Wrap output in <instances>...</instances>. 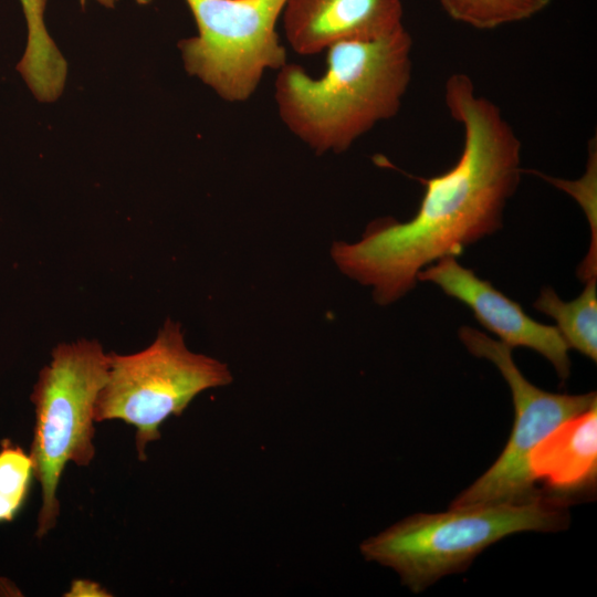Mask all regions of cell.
I'll return each instance as SVG.
<instances>
[{
  "label": "cell",
  "mask_w": 597,
  "mask_h": 597,
  "mask_svg": "<svg viewBox=\"0 0 597 597\" xmlns=\"http://www.w3.org/2000/svg\"><path fill=\"white\" fill-rule=\"evenodd\" d=\"M450 115L463 128V149L443 174L419 178L425 190L406 222L373 221L358 242H335L339 270L373 287L375 301L390 304L418 282V273L502 228L507 200L521 179V142L500 108L478 95L472 80L452 74L444 86Z\"/></svg>",
  "instance_id": "6da1fadb"
},
{
  "label": "cell",
  "mask_w": 597,
  "mask_h": 597,
  "mask_svg": "<svg viewBox=\"0 0 597 597\" xmlns=\"http://www.w3.org/2000/svg\"><path fill=\"white\" fill-rule=\"evenodd\" d=\"M411 49L401 25L376 39L333 44L326 72L316 78L286 63L275 80L281 121L317 154L347 150L399 112L411 80Z\"/></svg>",
  "instance_id": "7a4b0ae2"
},
{
  "label": "cell",
  "mask_w": 597,
  "mask_h": 597,
  "mask_svg": "<svg viewBox=\"0 0 597 597\" xmlns=\"http://www.w3.org/2000/svg\"><path fill=\"white\" fill-rule=\"evenodd\" d=\"M569 500L537 495L523 502L450 507L413 514L364 541L363 556L392 568L420 593L439 578L467 569L486 547L521 532H556L569 523Z\"/></svg>",
  "instance_id": "3957f363"
},
{
  "label": "cell",
  "mask_w": 597,
  "mask_h": 597,
  "mask_svg": "<svg viewBox=\"0 0 597 597\" xmlns=\"http://www.w3.org/2000/svg\"><path fill=\"white\" fill-rule=\"evenodd\" d=\"M108 367L109 355L103 346L82 338L56 345L50 364L39 373L31 394L35 426L29 453L42 493L39 538L57 522L56 491L65 465L86 467L95 455L94 407Z\"/></svg>",
  "instance_id": "277c9868"
},
{
  "label": "cell",
  "mask_w": 597,
  "mask_h": 597,
  "mask_svg": "<svg viewBox=\"0 0 597 597\" xmlns=\"http://www.w3.org/2000/svg\"><path fill=\"white\" fill-rule=\"evenodd\" d=\"M108 355L107 378L95 401L94 419H119L134 426L140 461L147 458L148 443L159 439L167 418L180 416L201 391L232 381L226 364L190 352L180 324L169 318L144 350Z\"/></svg>",
  "instance_id": "5b68a950"
},
{
  "label": "cell",
  "mask_w": 597,
  "mask_h": 597,
  "mask_svg": "<svg viewBox=\"0 0 597 597\" xmlns=\"http://www.w3.org/2000/svg\"><path fill=\"white\" fill-rule=\"evenodd\" d=\"M198 34L180 40L185 70L227 102H244L287 63L276 32L286 0H186Z\"/></svg>",
  "instance_id": "8992f818"
},
{
  "label": "cell",
  "mask_w": 597,
  "mask_h": 597,
  "mask_svg": "<svg viewBox=\"0 0 597 597\" xmlns=\"http://www.w3.org/2000/svg\"><path fill=\"white\" fill-rule=\"evenodd\" d=\"M459 337L472 355L499 368L510 387L515 416L501 455L450 507L531 500L540 495L530 470L531 452L562 422L596 404V394L566 395L540 389L523 376L506 344L470 326H461Z\"/></svg>",
  "instance_id": "52a82bcc"
},
{
  "label": "cell",
  "mask_w": 597,
  "mask_h": 597,
  "mask_svg": "<svg viewBox=\"0 0 597 597\" xmlns=\"http://www.w3.org/2000/svg\"><path fill=\"white\" fill-rule=\"evenodd\" d=\"M417 279L434 283L447 295L469 306L479 323L511 348L527 347L544 356L559 379L567 380L569 347L557 327L533 320L517 302L462 266L455 256L439 259L421 270Z\"/></svg>",
  "instance_id": "ba28073f"
},
{
  "label": "cell",
  "mask_w": 597,
  "mask_h": 597,
  "mask_svg": "<svg viewBox=\"0 0 597 597\" xmlns=\"http://www.w3.org/2000/svg\"><path fill=\"white\" fill-rule=\"evenodd\" d=\"M401 0H286L282 11L292 50L313 55L335 43L370 40L402 24Z\"/></svg>",
  "instance_id": "9c48e42d"
},
{
  "label": "cell",
  "mask_w": 597,
  "mask_h": 597,
  "mask_svg": "<svg viewBox=\"0 0 597 597\" xmlns=\"http://www.w3.org/2000/svg\"><path fill=\"white\" fill-rule=\"evenodd\" d=\"M533 480L568 496L591 488L597 473V402L562 422L530 454Z\"/></svg>",
  "instance_id": "30bf717a"
},
{
  "label": "cell",
  "mask_w": 597,
  "mask_h": 597,
  "mask_svg": "<svg viewBox=\"0 0 597 597\" xmlns=\"http://www.w3.org/2000/svg\"><path fill=\"white\" fill-rule=\"evenodd\" d=\"M46 1L20 0L28 27V39L17 69L40 102H54L63 92L67 63L45 27Z\"/></svg>",
  "instance_id": "8fae6325"
},
{
  "label": "cell",
  "mask_w": 597,
  "mask_h": 597,
  "mask_svg": "<svg viewBox=\"0 0 597 597\" xmlns=\"http://www.w3.org/2000/svg\"><path fill=\"white\" fill-rule=\"evenodd\" d=\"M534 307L556 321V327L569 348L573 347L596 362V276L587 279L583 292L569 302L563 301L552 287H543Z\"/></svg>",
  "instance_id": "7c38bea8"
},
{
  "label": "cell",
  "mask_w": 597,
  "mask_h": 597,
  "mask_svg": "<svg viewBox=\"0 0 597 597\" xmlns=\"http://www.w3.org/2000/svg\"><path fill=\"white\" fill-rule=\"evenodd\" d=\"M454 21L478 30L521 22L545 10L552 0H439Z\"/></svg>",
  "instance_id": "4fadbf2b"
},
{
  "label": "cell",
  "mask_w": 597,
  "mask_h": 597,
  "mask_svg": "<svg viewBox=\"0 0 597 597\" xmlns=\"http://www.w3.org/2000/svg\"><path fill=\"white\" fill-rule=\"evenodd\" d=\"M33 476L30 454L10 441H3L0 449V523L14 520L25 502Z\"/></svg>",
  "instance_id": "5bb4252c"
},
{
  "label": "cell",
  "mask_w": 597,
  "mask_h": 597,
  "mask_svg": "<svg viewBox=\"0 0 597 597\" xmlns=\"http://www.w3.org/2000/svg\"><path fill=\"white\" fill-rule=\"evenodd\" d=\"M95 1L106 8H113L117 0H95Z\"/></svg>",
  "instance_id": "9a60e30c"
},
{
  "label": "cell",
  "mask_w": 597,
  "mask_h": 597,
  "mask_svg": "<svg viewBox=\"0 0 597 597\" xmlns=\"http://www.w3.org/2000/svg\"><path fill=\"white\" fill-rule=\"evenodd\" d=\"M136 2H137L138 4H142V6H144V4H148V3H150V2H151V0H136Z\"/></svg>",
  "instance_id": "2e32d148"
}]
</instances>
